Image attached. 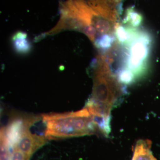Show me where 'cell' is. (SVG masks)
I'll list each match as a JSON object with an SVG mask.
<instances>
[{
  "mask_svg": "<svg viewBox=\"0 0 160 160\" xmlns=\"http://www.w3.org/2000/svg\"><path fill=\"white\" fill-rule=\"evenodd\" d=\"M122 1V0H116L117 2L119 3H121Z\"/></svg>",
  "mask_w": 160,
  "mask_h": 160,
  "instance_id": "8fae6325",
  "label": "cell"
},
{
  "mask_svg": "<svg viewBox=\"0 0 160 160\" xmlns=\"http://www.w3.org/2000/svg\"><path fill=\"white\" fill-rule=\"evenodd\" d=\"M114 1H115V2H117L116 0H114Z\"/></svg>",
  "mask_w": 160,
  "mask_h": 160,
  "instance_id": "7c38bea8",
  "label": "cell"
},
{
  "mask_svg": "<svg viewBox=\"0 0 160 160\" xmlns=\"http://www.w3.org/2000/svg\"><path fill=\"white\" fill-rule=\"evenodd\" d=\"M12 43L16 51L20 53H26L31 49V44L27 39L26 32H19L12 37Z\"/></svg>",
  "mask_w": 160,
  "mask_h": 160,
  "instance_id": "52a82bcc",
  "label": "cell"
},
{
  "mask_svg": "<svg viewBox=\"0 0 160 160\" xmlns=\"http://www.w3.org/2000/svg\"><path fill=\"white\" fill-rule=\"evenodd\" d=\"M88 4L100 15L112 22H119L120 3L114 0H89Z\"/></svg>",
  "mask_w": 160,
  "mask_h": 160,
  "instance_id": "277c9868",
  "label": "cell"
},
{
  "mask_svg": "<svg viewBox=\"0 0 160 160\" xmlns=\"http://www.w3.org/2000/svg\"><path fill=\"white\" fill-rule=\"evenodd\" d=\"M42 118L47 139L102 133L95 116L86 107L73 112L42 115Z\"/></svg>",
  "mask_w": 160,
  "mask_h": 160,
  "instance_id": "7a4b0ae2",
  "label": "cell"
},
{
  "mask_svg": "<svg viewBox=\"0 0 160 160\" xmlns=\"http://www.w3.org/2000/svg\"><path fill=\"white\" fill-rule=\"evenodd\" d=\"M10 147L9 139L2 128L1 131V160H12Z\"/></svg>",
  "mask_w": 160,
  "mask_h": 160,
  "instance_id": "9c48e42d",
  "label": "cell"
},
{
  "mask_svg": "<svg viewBox=\"0 0 160 160\" xmlns=\"http://www.w3.org/2000/svg\"><path fill=\"white\" fill-rule=\"evenodd\" d=\"M131 33L129 41L122 45L123 59L119 69H128L137 81L145 76L148 71L152 39L149 32L144 29L131 28Z\"/></svg>",
  "mask_w": 160,
  "mask_h": 160,
  "instance_id": "3957f363",
  "label": "cell"
},
{
  "mask_svg": "<svg viewBox=\"0 0 160 160\" xmlns=\"http://www.w3.org/2000/svg\"><path fill=\"white\" fill-rule=\"evenodd\" d=\"M96 64L92 94L86 107L98 118L110 122L112 109L124 94V86L101 56Z\"/></svg>",
  "mask_w": 160,
  "mask_h": 160,
  "instance_id": "6da1fadb",
  "label": "cell"
},
{
  "mask_svg": "<svg viewBox=\"0 0 160 160\" xmlns=\"http://www.w3.org/2000/svg\"><path fill=\"white\" fill-rule=\"evenodd\" d=\"M116 41L115 36L109 34L99 35L96 39L94 44L99 49L106 51L110 49Z\"/></svg>",
  "mask_w": 160,
  "mask_h": 160,
  "instance_id": "ba28073f",
  "label": "cell"
},
{
  "mask_svg": "<svg viewBox=\"0 0 160 160\" xmlns=\"http://www.w3.org/2000/svg\"><path fill=\"white\" fill-rule=\"evenodd\" d=\"M12 152L11 153L12 160H29L30 158L21 151L17 146H12Z\"/></svg>",
  "mask_w": 160,
  "mask_h": 160,
  "instance_id": "30bf717a",
  "label": "cell"
},
{
  "mask_svg": "<svg viewBox=\"0 0 160 160\" xmlns=\"http://www.w3.org/2000/svg\"><path fill=\"white\" fill-rule=\"evenodd\" d=\"M151 142L149 140H140L134 148L132 160H156L151 150Z\"/></svg>",
  "mask_w": 160,
  "mask_h": 160,
  "instance_id": "5b68a950",
  "label": "cell"
},
{
  "mask_svg": "<svg viewBox=\"0 0 160 160\" xmlns=\"http://www.w3.org/2000/svg\"><path fill=\"white\" fill-rule=\"evenodd\" d=\"M143 22L142 15L132 6L129 7L126 10L122 24L123 26L129 28L139 29Z\"/></svg>",
  "mask_w": 160,
  "mask_h": 160,
  "instance_id": "8992f818",
  "label": "cell"
}]
</instances>
